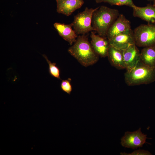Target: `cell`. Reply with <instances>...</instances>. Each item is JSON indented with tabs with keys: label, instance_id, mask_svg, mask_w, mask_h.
<instances>
[{
	"label": "cell",
	"instance_id": "1",
	"mask_svg": "<svg viewBox=\"0 0 155 155\" xmlns=\"http://www.w3.org/2000/svg\"><path fill=\"white\" fill-rule=\"evenodd\" d=\"M88 34L80 35L68 49V53L82 65L87 67L96 63L99 56L88 41Z\"/></svg>",
	"mask_w": 155,
	"mask_h": 155
},
{
	"label": "cell",
	"instance_id": "2",
	"mask_svg": "<svg viewBox=\"0 0 155 155\" xmlns=\"http://www.w3.org/2000/svg\"><path fill=\"white\" fill-rule=\"evenodd\" d=\"M118 10L106 6L98 7L94 12L92 25L94 31L103 37H106L108 31L119 15Z\"/></svg>",
	"mask_w": 155,
	"mask_h": 155
},
{
	"label": "cell",
	"instance_id": "3",
	"mask_svg": "<svg viewBox=\"0 0 155 155\" xmlns=\"http://www.w3.org/2000/svg\"><path fill=\"white\" fill-rule=\"evenodd\" d=\"M124 77L129 86L150 84L155 81V66L147 65L140 61L133 69L126 71Z\"/></svg>",
	"mask_w": 155,
	"mask_h": 155
},
{
	"label": "cell",
	"instance_id": "4",
	"mask_svg": "<svg viewBox=\"0 0 155 155\" xmlns=\"http://www.w3.org/2000/svg\"><path fill=\"white\" fill-rule=\"evenodd\" d=\"M136 46L145 47L155 45V24H142L133 31Z\"/></svg>",
	"mask_w": 155,
	"mask_h": 155
},
{
	"label": "cell",
	"instance_id": "5",
	"mask_svg": "<svg viewBox=\"0 0 155 155\" xmlns=\"http://www.w3.org/2000/svg\"><path fill=\"white\" fill-rule=\"evenodd\" d=\"M98 7L93 9L86 7L83 11L74 16L72 22L73 27L78 35L86 34L94 31L92 25V16L94 12Z\"/></svg>",
	"mask_w": 155,
	"mask_h": 155
},
{
	"label": "cell",
	"instance_id": "6",
	"mask_svg": "<svg viewBox=\"0 0 155 155\" xmlns=\"http://www.w3.org/2000/svg\"><path fill=\"white\" fill-rule=\"evenodd\" d=\"M147 139V135L143 133L140 128L133 132H125L121 139V144L125 148L137 149L143 147Z\"/></svg>",
	"mask_w": 155,
	"mask_h": 155
},
{
	"label": "cell",
	"instance_id": "7",
	"mask_svg": "<svg viewBox=\"0 0 155 155\" xmlns=\"http://www.w3.org/2000/svg\"><path fill=\"white\" fill-rule=\"evenodd\" d=\"M108 40L110 45L122 51L135 44L133 31L131 29Z\"/></svg>",
	"mask_w": 155,
	"mask_h": 155
},
{
	"label": "cell",
	"instance_id": "8",
	"mask_svg": "<svg viewBox=\"0 0 155 155\" xmlns=\"http://www.w3.org/2000/svg\"><path fill=\"white\" fill-rule=\"evenodd\" d=\"M131 29V24L123 14H119L117 18L109 28L107 38L110 39Z\"/></svg>",
	"mask_w": 155,
	"mask_h": 155
},
{
	"label": "cell",
	"instance_id": "9",
	"mask_svg": "<svg viewBox=\"0 0 155 155\" xmlns=\"http://www.w3.org/2000/svg\"><path fill=\"white\" fill-rule=\"evenodd\" d=\"M91 44L96 53L101 57H107L110 45L106 37H103L91 32Z\"/></svg>",
	"mask_w": 155,
	"mask_h": 155
},
{
	"label": "cell",
	"instance_id": "10",
	"mask_svg": "<svg viewBox=\"0 0 155 155\" xmlns=\"http://www.w3.org/2000/svg\"><path fill=\"white\" fill-rule=\"evenodd\" d=\"M56 1L57 12L67 16L71 15L84 3L83 0H56Z\"/></svg>",
	"mask_w": 155,
	"mask_h": 155
},
{
	"label": "cell",
	"instance_id": "11",
	"mask_svg": "<svg viewBox=\"0 0 155 155\" xmlns=\"http://www.w3.org/2000/svg\"><path fill=\"white\" fill-rule=\"evenodd\" d=\"M123 55L127 71L133 69L140 61V53L135 44L123 50Z\"/></svg>",
	"mask_w": 155,
	"mask_h": 155
},
{
	"label": "cell",
	"instance_id": "12",
	"mask_svg": "<svg viewBox=\"0 0 155 155\" xmlns=\"http://www.w3.org/2000/svg\"><path fill=\"white\" fill-rule=\"evenodd\" d=\"M133 15L147 22L148 24H155V6L148 4L144 7H139L135 5L132 7Z\"/></svg>",
	"mask_w": 155,
	"mask_h": 155
},
{
	"label": "cell",
	"instance_id": "13",
	"mask_svg": "<svg viewBox=\"0 0 155 155\" xmlns=\"http://www.w3.org/2000/svg\"><path fill=\"white\" fill-rule=\"evenodd\" d=\"M53 25L59 35L70 45L75 41L78 36L72 28V23L67 24L56 22Z\"/></svg>",
	"mask_w": 155,
	"mask_h": 155
},
{
	"label": "cell",
	"instance_id": "14",
	"mask_svg": "<svg viewBox=\"0 0 155 155\" xmlns=\"http://www.w3.org/2000/svg\"><path fill=\"white\" fill-rule=\"evenodd\" d=\"M107 57L113 66L119 69H125L123 51L110 45Z\"/></svg>",
	"mask_w": 155,
	"mask_h": 155
},
{
	"label": "cell",
	"instance_id": "15",
	"mask_svg": "<svg viewBox=\"0 0 155 155\" xmlns=\"http://www.w3.org/2000/svg\"><path fill=\"white\" fill-rule=\"evenodd\" d=\"M140 61L147 65L155 66V45L144 47L140 53Z\"/></svg>",
	"mask_w": 155,
	"mask_h": 155
},
{
	"label": "cell",
	"instance_id": "16",
	"mask_svg": "<svg viewBox=\"0 0 155 155\" xmlns=\"http://www.w3.org/2000/svg\"><path fill=\"white\" fill-rule=\"evenodd\" d=\"M42 56L46 60L49 65L48 71L50 75L53 77L61 80L60 77V70L55 63H52L44 54Z\"/></svg>",
	"mask_w": 155,
	"mask_h": 155
},
{
	"label": "cell",
	"instance_id": "17",
	"mask_svg": "<svg viewBox=\"0 0 155 155\" xmlns=\"http://www.w3.org/2000/svg\"><path fill=\"white\" fill-rule=\"evenodd\" d=\"M97 3H107L112 5H126L131 7L135 5L132 0H95Z\"/></svg>",
	"mask_w": 155,
	"mask_h": 155
},
{
	"label": "cell",
	"instance_id": "18",
	"mask_svg": "<svg viewBox=\"0 0 155 155\" xmlns=\"http://www.w3.org/2000/svg\"><path fill=\"white\" fill-rule=\"evenodd\" d=\"M71 78H68L67 80H62L60 84L61 90L69 94H71L72 90L71 83Z\"/></svg>",
	"mask_w": 155,
	"mask_h": 155
},
{
	"label": "cell",
	"instance_id": "19",
	"mask_svg": "<svg viewBox=\"0 0 155 155\" xmlns=\"http://www.w3.org/2000/svg\"><path fill=\"white\" fill-rule=\"evenodd\" d=\"M122 155H151L152 154L149 151L144 150H138L134 151L131 153L121 152Z\"/></svg>",
	"mask_w": 155,
	"mask_h": 155
},
{
	"label": "cell",
	"instance_id": "20",
	"mask_svg": "<svg viewBox=\"0 0 155 155\" xmlns=\"http://www.w3.org/2000/svg\"><path fill=\"white\" fill-rule=\"evenodd\" d=\"M153 5L155 6V0H153Z\"/></svg>",
	"mask_w": 155,
	"mask_h": 155
},
{
	"label": "cell",
	"instance_id": "21",
	"mask_svg": "<svg viewBox=\"0 0 155 155\" xmlns=\"http://www.w3.org/2000/svg\"><path fill=\"white\" fill-rule=\"evenodd\" d=\"M146 0L148 1L152 2L153 1V0Z\"/></svg>",
	"mask_w": 155,
	"mask_h": 155
}]
</instances>
